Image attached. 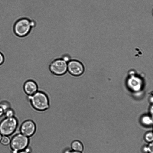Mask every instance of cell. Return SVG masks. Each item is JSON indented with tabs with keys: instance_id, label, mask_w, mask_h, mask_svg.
<instances>
[{
	"instance_id": "2e32d148",
	"label": "cell",
	"mask_w": 153,
	"mask_h": 153,
	"mask_svg": "<svg viewBox=\"0 0 153 153\" xmlns=\"http://www.w3.org/2000/svg\"><path fill=\"white\" fill-rule=\"evenodd\" d=\"M63 153H83L82 152L74 151L71 148H66L63 151Z\"/></svg>"
},
{
	"instance_id": "30bf717a",
	"label": "cell",
	"mask_w": 153,
	"mask_h": 153,
	"mask_svg": "<svg viewBox=\"0 0 153 153\" xmlns=\"http://www.w3.org/2000/svg\"><path fill=\"white\" fill-rule=\"evenodd\" d=\"M144 139L148 142H152L153 140V134L152 131H149L146 133L144 136Z\"/></svg>"
},
{
	"instance_id": "d6986e66",
	"label": "cell",
	"mask_w": 153,
	"mask_h": 153,
	"mask_svg": "<svg viewBox=\"0 0 153 153\" xmlns=\"http://www.w3.org/2000/svg\"><path fill=\"white\" fill-rule=\"evenodd\" d=\"M16 153H31L29 152L24 149V150H22V151H19L18 152H17Z\"/></svg>"
},
{
	"instance_id": "ba28073f",
	"label": "cell",
	"mask_w": 153,
	"mask_h": 153,
	"mask_svg": "<svg viewBox=\"0 0 153 153\" xmlns=\"http://www.w3.org/2000/svg\"><path fill=\"white\" fill-rule=\"evenodd\" d=\"M23 88L24 92L28 96H32L38 91L37 83L31 79H27L25 81Z\"/></svg>"
},
{
	"instance_id": "7a4b0ae2",
	"label": "cell",
	"mask_w": 153,
	"mask_h": 153,
	"mask_svg": "<svg viewBox=\"0 0 153 153\" xmlns=\"http://www.w3.org/2000/svg\"><path fill=\"white\" fill-rule=\"evenodd\" d=\"M68 62L61 57L52 59L48 65V69L53 74L61 76L65 74L67 71Z\"/></svg>"
},
{
	"instance_id": "8992f818",
	"label": "cell",
	"mask_w": 153,
	"mask_h": 153,
	"mask_svg": "<svg viewBox=\"0 0 153 153\" xmlns=\"http://www.w3.org/2000/svg\"><path fill=\"white\" fill-rule=\"evenodd\" d=\"M85 71L84 65L79 59H72L68 62L67 71L72 76H80L84 73Z\"/></svg>"
},
{
	"instance_id": "9c48e42d",
	"label": "cell",
	"mask_w": 153,
	"mask_h": 153,
	"mask_svg": "<svg viewBox=\"0 0 153 153\" xmlns=\"http://www.w3.org/2000/svg\"><path fill=\"white\" fill-rule=\"evenodd\" d=\"M70 146L71 149L78 152H82L84 149L82 143L77 140H73Z\"/></svg>"
},
{
	"instance_id": "5b68a950",
	"label": "cell",
	"mask_w": 153,
	"mask_h": 153,
	"mask_svg": "<svg viewBox=\"0 0 153 153\" xmlns=\"http://www.w3.org/2000/svg\"><path fill=\"white\" fill-rule=\"evenodd\" d=\"M18 125L17 119L14 117H6L0 123V134L8 136L13 133Z\"/></svg>"
},
{
	"instance_id": "3957f363",
	"label": "cell",
	"mask_w": 153,
	"mask_h": 153,
	"mask_svg": "<svg viewBox=\"0 0 153 153\" xmlns=\"http://www.w3.org/2000/svg\"><path fill=\"white\" fill-rule=\"evenodd\" d=\"M33 25V22L28 19L23 18L18 20L15 24L14 31L19 37H24L28 35Z\"/></svg>"
},
{
	"instance_id": "9a60e30c",
	"label": "cell",
	"mask_w": 153,
	"mask_h": 153,
	"mask_svg": "<svg viewBox=\"0 0 153 153\" xmlns=\"http://www.w3.org/2000/svg\"><path fill=\"white\" fill-rule=\"evenodd\" d=\"M0 106L4 110L5 112L7 109L10 108L9 103L6 102H0Z\"/></svg>"
},
{
	"instance_id": "4fadbf2b",
	"label": "cell",
	"mask_w": 153,
	"mask_h": 153,
	"mask_svg": "<svg viewBox=\"0 0 153 153\" xmlns=\"http://www.w3.org/2000/svg\"><path fill=\"white\" fill-rule=\"evenodd\" d=\"M7 117H14V110L11 108L6 110L4 114Z\"/></svg>"
},
{
	"instance_id": "5bb4252c",
	"label": "cell",
	"mask_w": 153,
	"mask_h": 153,
	"mask_svg": "<svg viewBox=\"0 0 153 153\" xmlns=\"http://www.w3.org/2000/svg\"><path fill=\"white\" fill-rule=\"evenodd\" d=\"M153 142L150 143L147 146L144 148V150L148 153H153Z\"/></svg>"
},
{
	"instance_id": "7c38bea8",
	"label": "cell",
	"mask_w": 153,
	"mask_h": 153,
	"mask_svg": "<svg viewBox=\"0 0 153 153\" xmlns=\"http://www.w3.org/2000/svg\"><path fill=\"white\" fill-rule=\"evenodd\" d=\"M142 122L145 125L149 126L152 123V121L149 117L146 116L142 118Z\"/></svg>"
},
{
	"instance_id": "8fae6325",
	"label": "cell",
	"mask_w": 153,
	"mask_h": 153,
	"mask_svg": "<svg viewBox=\"0 0 153 153\" xmlns=\"http://www.w3.org/2000/svg\"><path fill=\"white\" fill-rule=\"evenodd\" d=\"M10 138L6 136H2L0 142L3 145H7L9 144L10 143Z\"/></svg>"
},
{
	"instance_id": "6da1fadb",
	"label": "cell",
	"mask_w": 153,
	"mask_h": 153,
	"mask_svg": "<svg viewBox=\"0 0 153 153\" xmlns=\"http://www.w3.org/2000/svg\"><path fill=\"white\" fill-rule=\"evenodd\" d=\"M28 100L32 107L38 111H44L50 107L49 100L44 92L38 91L32 96L27 95Z\"/></svg>"
},
{
	"instance_id": "e0dca14e",
	"label": "cell",
	"mask_w": 153,
	"mask_h": 153,
	"mask_svg": "<svg viewBox=\"0 0 153 153\" xmlns=\"http://www.w3.org/2000/svg\"><path fill=\"white\" fill-rule=\"evenodd\" d=\"M4 60V59L3 55L0 52V65L3 63Z\"/></svg>"
},
{
	"instance_id": "ac0fdd59",
	"label": "cell",
	"mask_w": 153,
	"mask_h": 153,
	"mask_svg": "<svg viewBox=\"0 0 153 153\" xmlns=\"http://www.w3.org/2000/svg\"><path fill=\"white\" fill-rule=\"evenodd\" d=\"M5 111L0 106V117L1 116L4 114Z\"/></svg>"
},
{
	"instance_id": "ffe728a7",
	"label": "cell",
	"mask_w": 153,
	"mask_h": 153,
	"mask_svg": "<svg viewBox=\"0 0 153 153\" xmlns=\"http://www.w3.org/2000/svg\"><path fill=\"white\" fill-rule=\"evenodd\" d=\"M2 136V135L1 134H0V141L1 139Z\"/></svg>"
},
{
	"instance_id": "52a82bcc",
	"label": "cell",
	"mask_w": 153,
	"mask_h": 153,
	"mask_svg": "<svg viewBox=\"0 0 153 153\" xmlns=\"http://www.w3.org/2000/svg\"><path fill=\"white\" fill-rule=\"evenodd\" d=\"M35 122L31 119H27L22 124L20 127L21 133L29 137L33 136L36 131Z\"/></svg>"
},
{
	"instance_id": "277c9868",
	"label": "cell",
	"mask_w": 153,
	"mask_h": 153,
	"mask_svg": "<svg viewBox=\"0 0 153 153\" xmlns=\"http://www.w3.org/2000/svg\"><path fill=\"white\" fill-rule=\"evenodd\" d=\"M29 143V137L21 133L13 136L10 143L11 148L14 153L25 149L28 146Z\"/></svg>"
}]
</instances>
